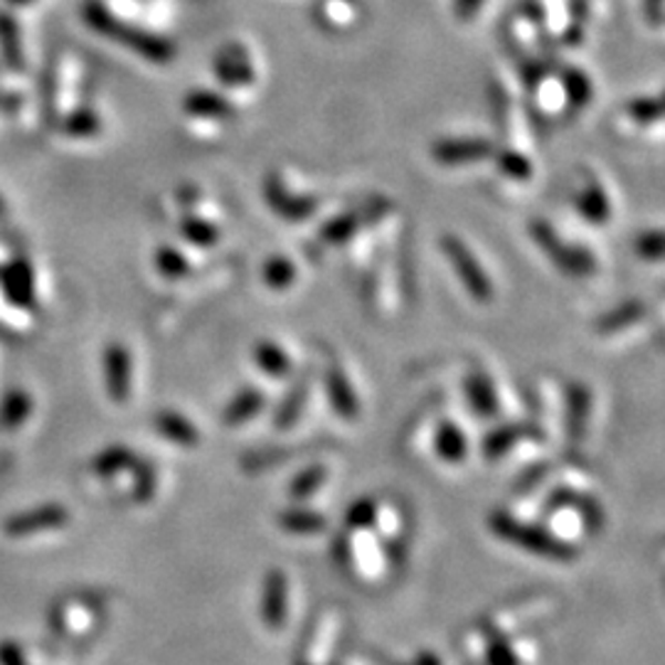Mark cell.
<instances>
[{"instance_id":"5","label":"cell","mask_w":665,"mask_h":665,"mask_svg":"<svg viewBox=\"0 0 665 665\" xmlns=\"http://www.w3.org/2000/svg\"><path fill=\"white\" fill-rule=\"evenodd\" d=\"M554 606H558V602H554L552 596H544V594L520 599V602H510V604L498 606L496 612L484 621L481 628L486 631L488 638H496V641L506 638L510 634H516L518 628L530 624V621L550 614Z\"/></svg>"},{"instance_id":"34","label":"cell","mask_w":665,"mask_h":665,"mask_svg":"<svg viewBox=\"0 0 665 665\" xmlns=\"http://www.w3.org/2000/svg\"><path fill=\"white\" fill-rule=\"evenodd\" d=\"M138 461V456L128 449L124 444H114L106 446L102 454L94 456L92 461V471L102 478H112L122 471H128V468H134V464Z\"/></svg>"},{"instance_id":"25","label":"cell","mask_w":665,"mask_h":665,"mask_svg":"<svg viewBox=\"0 0 665 665\" xmlns=\"http://www.w3.org/2000/svg\"><path fill=\"white\" fill-rule=\"evenodd\" d=\"M267 407V395L259 387H242L237 395L227 402L222 409V424L225 427H245L252 419H257L261 409Z\"/></svg>"},{"instance_id":"38","label":"cell","mask_w":665,"mask_h":665,"mask_svg":"<svg viewBox=\"0 0 665 665\" xmlns=\"http://www.w3.org/2000/svg\"><path fill=\"white\" fill-rule=\"evenodd\" d=\"M154 261H156L158 274L168 281H180L193 271L190 259L185 257L178 247H170V245L158 247Z\"/></svg>"},{"instance_id":"40","label":"cell","mask_w":665,"mask_h":665,"mask_svg":"<svg viewBox=\"0 0 665 665\" xmlns=\"http://www.w3.org/2000/svg\"><path fill=\"white\" fill-rule=\"evenodd\" d=\"M626 114L638 126H658L663 118V104L661 96H636L626 106Z\"/></svg>"},{"instance_id":"31","label":"cell","mask_w":665,"mask_h":665,"mask_svg":"<svg viewBox=\"0 0 665 665\" xmlns=\"http://www.w3.org/2000/svg\"><path fill=\"white\" fill-rule=\"evenodd\" d=\"M299 279V267L297 261L287 254H271L264 259V264H261V283L269 291L274 293H283L289 291L293 283Z\"/></svg>"},{"instance_id":"2","label":"cell","mask_w":665,"mask_h":665,"mask_svg":"<svg viewBox=\"0 0 665 665\" xmlns=\"http://www.w3.org/2000/svg\"><path fill=\"white\" fill-rule=\"evenodd\" d=\"M84 18H86V23H90V28L102 32L104 38L118 40L124 48L134 50L138 58H144L148 62L168 64L173 58H176V48H173L166 38L124 23V20H118L114 13H108L102 3L86 6Z\"/></svg>"},{"instance_id":"19","label":"cell","mask_w":665,"mask_h":665,"mask_svg":"<svg viewBox=\"0 0 665 665\" xmlns=\"http://www.w3.org/2000/svg\"><path fill=\"white\" fill-rule=\"evenodd\" d=\"M289 614V580L281 570H269L261 599V619L269 628H281Z\"/></svg>"},{"instance_id":"8","label":"cell","mask_w":665,"mask_h":665,"mask_svg":"<svg viewBox=\"0 0 665 665\" xmlns=\"http://www.w3.org/2000/svg\"><path fill=\"white\" fill-rule=\"evenodd\" d=\"M496 144L481 136H449L436 138L429 154L444 168H461L471 163H481L493 156Z\"/></svg>"},{"instance_id":"30","label":"cell","mask_w":665,"mask_h":665,"mask_svg":"<svg viewBox=\"0 0 665 665\" xmlns=\"http://www.w3.org/2000/svg\"><path fill=\"white\" fill-rule=\"evenodd\" d=\"M178 232L185 242L193 247H200V249L217 247L222 239L220 225H217L215 220H207V217H202V215H193V212L180 217Z\"/></svg>"},{"instance_id":"32","label":"cell","mask_w":665,"mask_h":665,"mask_svg":"<svg viewBox=\"0 0 665 665\" xmlns=\"http://www.w3.org/2000/svg\"><path fill=\"white\" fill-rule=\"evenodd\" d=\"M309 377H301L297 385H293L287 397L281 399V405L277 407V414H274V427L279 432H289L299 424V419L303 417V409H306V402H309Z\"/></svg>"},{"instance_id":"37","label":"cell","mask_w":665,"mask_h":665,"mask_svg":"<svg viewBox=\"0 0 665 665\" xmlns=\"http://www.w3.org/2000/svg\"><path fill=\"white\" fill-rule=\"evenodd\" d=\"M62 134L72 138H92L102 134V118L94 108H74L67 116L62 118Z\"/></svg>"},{"instance_id":"22","label":"cell","mask_w":665,"mask_h":665,"mask_svg":"<svg viewBox=\"0 0 665 665\" xmlns=\"http://www.w3.org/2000/svg\"><path fill=\"white\" fill-rule=\"evenodd\" d=\"M434 451L446 466H461L468 459V436L461 424L441 419L434 432Z\"/></svg>"},{"instance_id":"44","label":"cell","mask_w":665,"mask_h":665,"mask_svg":"<svg viewBox=\"0 0 665 665\" xmlns=\"http://www.w3.org/2000/svg\"><path fill=\"white\" fill-rule=\"evenodd\" d=\"M486 0H454V18L459 23H471V20L481 15Z\"/></svg>"},{"instance_id":"24","label":"cell","mask_w":665,"mask_h":665,"mask_svg":"<svg viewBox=\"0 0 665 665\" xmlns=\"http://www.w3.org/2000/svg\"><path fill=\"white\" fill-rule=\"evenodd\" d=\"M648 315V306L641 299H626L616 303L612 311L602 313L594 323V331L599 335H619L628 329H634L636 323H641Z\"/></svg>"},{"instance_id":"48","label":"cell","mask_w":665,"mask_h":665,"mask_svg":"<svg viewBox=\"0 0 665 665\" xmlns=\"http://www.w3.org/2000/svg\"><path fill=\"white\" fill-rule=\"evenodd\" d=\"M0 215H6V200L0 198Z\"/></svg>"},{"instance_id":"10","label":"cell","mask_w":665,"mask_h":665,"mask_svg":"<svg viewBox=\"0 0 665 665\" xmlns=\"http://www.w3.org/2000/svg\"><path fill=\"white\" fill-rule=\"evenodd\" d=\"M540 439H544V432L536 422H522V419L503 422V424H496V427L484 436L481 451L486 461H500L522 441H540Z\"/></svg>"},{"instance_id":"15","label":"cell","mask_w":665,"mask_h":665,"mask_svg":"<svg viewBox=\"0 0 665 665\" xmlns=\"http://www.w3.org/2000/svg\"><path fill=\"white\" fill-rule=\"evenodd\" d=\"M574 210L584 222L602 227L609 225L614 215L612 195L604 188L602 180H586L580 190L574 193Z\"/></svg>"},{"instance_id":"36","label":"cell","mask_w":665,"mask_h":665,"mask_svg":"<svg viewBox=\"0 0 665 665\" xmlns=\"http://www.w3.org/2000/svg\"><path fill=\"white\" fill-rule=\"evenodd\" d=\"M32 412V399L23 389H10L0 402V427L3 429H18L23 427L25 419Z\"/></svg>"},{"instance_id":"17","label":"cell","mask_w":665,"mask_h":665,"mask_svg":"<svg viewBox=\"0 0 665 665\" xmlns=\"http://www.w3.org/2000/svg\"><path fill=\"white\" fill-rule=\"evenodd\" d=\"M353 538L345 540L347 548V558L351 560L355 572H360L365 580H375V576L383 572L385 560H383V550L375 542L373 530H351Z\"/></svg>"},{"instance_id":"29","label":"cell","mask_w":665,"mask_h":665,"mask_svg":"<svg viewBox=\"0 0 665 665\" xmlns=\"http://www.w3.org/2000/svg\"><path fill=\"white\" fill-rule=\"evenodd\" d=\"M560 86L564 96V106L570 108H584L594 100V82L589 74L580 67H564L560 74Z\"/></svg>"},{"instance_id":"28","label":"cell","mask_w":665,"mask_h":665,"mask_svg":"<svg viewBox=\"0 0 665 665\" xmlns=\"http://www.w3.org/2000/svg\"><path fill=\"white\" fill-rule=\"evenodd\" d=\"M538 646L530 638H498L493 648H488L486 661L490 665H530L536 661Z\"/></svg>"},{"instance_id":"42","label":"cell","mask_w":665,"mask_h":665,"mask_svg":"<svg viewBox=\"0 0 665 665\" xmlns=\"http://www.w3.org/2000/svg\"><path fill=\"white\" fill-rule=\"evenodd\" d=\"M377 516V500L360 498L345 510V526L347 530H373Z\"/></svg>"},{"instance_id":"46","label":"cell","mask_w":665,"mask_h":665,"mask_svg":"<svg viewBox=\"0 0 665 665\" xmlns=\"http://www.w3.org/2000/svg\"><path fill=\"white\" fill-rule=\"evenodd\" d=\"M0 661H3V665H23V658H20V651L8 646L0 651Z\"/></svg>"},{"instance_id":"6","label":"cell","mask_w":665,"mask_h":665,"mask_svg":"<svg viewBox=\"0 0 665 665\" xmlns=\"http://www.w3.org/2000/svg\"><path fill=\"white\" fill-rule=\"evenodd\" d=\"M261 195H264L269 210L287 222H306L321 207L319 198H313V195L291 190L279 173H269L264 185H261Z\"/></svg>"},{"instance_id":"43","label":"cell","mask_w":665,"mask_h":665,"mask_svg":"<svg viewBox=\"0 0 665 665\" xmlns=\"http://www.w3.org/2000/svg\"><path fill=\"white\" fill-rule=\"evenodd\" d=\"M634 249H636L638 259L651 261V264H658V261L663 259V232L658 230V227H648V230L638 232Z\"/></svg>"},{"instance_id":"14","label":"cell","mask_w":665,"mask_h":665,"mask_svg":"<svg viewBox=\"0 0 665 665\" xmlns=\"http://www.w3.org/2000/svg\"><path fill=\"white\" fill-rule=\"evenodd\" d=\"M70 522V512L60 503H48L40 508H32L28 512H20V516L10 518L6 522V532L13 538H25L32 536V532H42V530H60Z\"/></svg>"},{"instance_id":"12","label":"cell","mask_w":665,"mask_h":665,"mask_svg":"<svg viewBox=\"0 0 665 665\" xmlns=\"http://www.w3.org/2000/svg\"><path fill=\"white\" fill-rule=\"evenodd\" d=\"M0 289H3L10 306L35 309V271L28 259H13L8 267L0 269Z\"/></svg>"},{"instance_id":"33","label":"cell","mask_w":665,"mask_h":665,"mask_svg":"<svg viewBox=\"0 0 665 665\" xmlns=\"http://www.w3.org/2000/svg\"><path fill=\"white\" fill-rule=\"evenodd\" d=\"M490 158H493L500 176L508 180L530 183L532 176H536V166H532V160L518 148H496Z\"/></svg>"},{"instance_id":"45","label":"cell","mask_w":665,"mask_h":665,"mask_svg":"<svg viewBox=\"0 0 665 665\" xmlns=\"http://www.w3.org/2000/svg\"><path fill=\"white\" fill-rule=\"evenodd\" d=\"M663 0H643V13H646L648 23L653 28H661V20H663Z\"/></svg>"},{"instance_id":"3","label":"cell","mask_w":665,"mask_h":665,"mask_svg":"<svg viewBox=\"0 0 665 665\" xmlns=\"http://www.w3.org/2000/svg\"><path fill=\"white\" fill-rule=\"evenodd\" d=\"M528 232L540 252L550 257L552 264L558 267L562 274L572 279H586L596 274L599 259L592 249L574 242H564L562 235L554 230L548 220H532L528 225Z\"/></svg>"},{"instance_id":"9","label":"cell","mask_w":665,"mask_h":665,"mask_svg":"<svg viewBox=\"0 0 665 665\" xmlns=\"http://www.w3.org/2000/svg\"><path fill=\"white\" fill-rule=\"evenodd\" d=\"M212 70L217 82L230 86V90H247V86L257 84L254 60L242 42H227V45L215 54Z\"/></svg>"},{"instance_id":"41","label":"cell","mask_w":665,"mask_h":665,"mask_svg":"<svg viewBox=\"0 0 665 665\" xmlns=\"http://www.w3.org/2000/svg\"><path fill=\"white\" fill-rule=\"evenodd\" d=\"M131 471H134V486H131V496H134L136 503H148V500L154 498L156 486H158L156 466L138 459Z\"/></svg>"},{"instance_id":"21","label":"cell","mask_w":665,"mask_h":665,"mask_svg":"<svg viewBox=\"0 0 665 665\" xmlns=\"http://www.w3.org/2000/svg\"><path fill=\"white\" fill-rule=\"evenodd\" d=\"M154 427L163 439L180 446V449H198L202 439L198 424L176 409H160L154 417Z\"/></svg>"},{"instance_id":"39","label":"cell","mask_w":665,"mask_h":665,"mask_svg":"<svg viewBox=\"0 0 665 665\" xmlns=\"http://www.w3.org/2000/svg\"><path fill=\"white\" fill-rule=\"evenodd\" d=\"M0 50H3V58L10 70H18V72L23 70L25 58H23V48H20V32L18 25L8 15H0Z\"/></svg>"},{"instance_id":"47","label":"cell","mask_w":665,"mask_h":665,"mask_svg":"<svg viewBox=\"0 0 665 665\" xmlns=\"http://www.w3.org/2000/svg\"><path fill=\"white\" fill-rule=\"evenodd\" d=\"M10 3H15V6H25V3H30V0H10Z\"/></svg>"},{"instance_id":"11","label":"cell","mask_w":665,"mask_h":665,"mask_svg":"<svg viewBox=\"0 0 665 665\" xmlns=\"http://www.w3.org/2000/svg\"><path fill=\"white\" fill-rule=\"evenodd\" d=\"M323 389L325 397H329L331 409L341 417L343 422H357L360 412H363V405H360L357 392L347 377L345 370L341 365H329L323 373Z\"/></svg>"},{"instance_id":"13","label":"cell","mask_w":665,"mask_h":665,"mask_svg":"<svg viewBox=\"0 0 665 665\" xmlns=\"http://www.w3.org/2000/svg\"><path fill=\"white\" fill-rule=\"evenodd\" d=\"M131 353L124 343H108L104 351V385L106 395L116 405H124L131 397Z\"/></svg>"},{"instance_id":"26","label":"cell","mask_w":665,"mask_h":665,"mask_svg":"<svg viewBox=\"0 0 665 665\" xmlns=\"http://www.w3.org/2000/svg\"><path fill=\"white\" fill-rule=\"evenodd\" d=\"M279 528L291 532V536H321L329 528L323 512L306 508V506H289L279 512Z\"/></svg>"},{"instance_id":"1","label":"cell","mask_w":665,"mask_h":665,"mask_svg":"<svg viewBox=\"0 0 665 665\" xmlns=\"http://www.w3.org/2000/svg\"><path fill=\"white\" fill-rule=\"evenodd\" d=\"M488 528L496 532L500 540H506L516 548L538 554L542 560H554V562H572L576 558V550L572 542H564L558 536H552L548 528L532 526V522L520 520L508 510H496L488 518Z\"/></svg>"},{"instance_id":"23","label":"cell","mask_w":665,"mask_h":665,"mask_svg":"<svg viewBox=\"0 0 665 665\" xmlns=\"http://www.w3.org/2000/svg\"><path fill=\"white\" fill-rule=\"evenodd\" d=\"M564 405L567 432H570L572 441H580L589 427V417H592V389L584 383H570L564 389Z\"/></svg>"},{"instance_id":"4","label":"cell","mask_w":665,"mask_h":665,"mask_svg":"<svg viewBox=\"0 0 665 665\" xmlns=\"http://www.w3.org/2000/svg\"><path fill=\"white\" fill-rule=\"evenodd\" d=\"M439 249L446 257V261L451 264L454 274L459 277L468 297H471L476 303H481V306H488V303L496 299V287L481 261H478V257L474 254V249L468 247L459 235H451V232L439 237Z\"/></svg>"},{"instance_id":"27","label":"cell","mask_w":665,"mask_h":665,"mask_svg":"<svg viewBox=\"0 0 665 665\" xmlns=\"http://www.w3.org/2000/svg\"><path fill=\"white\" fill-rule=\"evenodd\" d=\"M252 357L261 373H264L267 377H274V380L287 377L293 367V360L287 347L277 341H271V337H261V341L254 343Z\"/></svg>"},{"instance_id":"20","label":"cell","mask_w":665,"mask_h":665,"mask_svg":"<svg viewBox=\"0 0 665 665\" xmlns=\"http://www.w3.org/2000/svg\"><path fill=\"white\" fill-rule=\"evenodd\" d=\"M464 395L468 407L474 409L476 417L481 419H496L500 412V397L498 389L493 385V380H490L481 370H474V373H468L464 377Z\"/></svg>"},{"instance_id":"18","label":"cell","mask_w":665,"mask_h":665,"mask_svg":"<svg viewBox=\"0 0 665 665\" xmlns=\"http://www.w3.org/2000/svg\"><path fill=\"white\" fill-rule=\"evenodd\" d=\"M183 112L202 122H230L237 116V106L222 92L193 90L185 94Z\"/></svg>"},{"instance_id":"16","label":"cell","mask_w":665,"mask_h":665,"mask_svg":"<svg viewBox=\"0 0 665 665\" xmlns=\"http://www.w3.org/2000/svg\"><path fill=\"white\" fill-rule=\"evenodd\" d=\"M337 631H341V614L335 609H329L315 621L311 638L306 648H303V665H329Z\"/></svg>"},{"instance_id":"7","label":"cell","mask_w":665,"mask_h":665,"mask_svg":"<svg viewBox=\"0 0 665 665\" xmlns=\"http://www.w3.org/2000/svg\"><path fill=\"white\" fill-rule=\"evenodd\" d=\"M389 207L392 205L387 198H375V200H367L365 205L353 207V210L335 215L329 222H323V227L319 230V239L325 247H341L345 242H351L363 227L375 222L380 215H385L389 210Z\"/></svg>"},{"instance_id":"35","label":"cell","mask_w":665,"mask_h":665,"mask_svg":"<svg viewBox=\"0 0 665 665\" xmlns=\"http://www.w3.org/2000/svg\"><path fill=\"white\" fill-rule=\"evenodd\" d=\"M329 466L315 461L306 468H301V471L291 478L289 484V496L293 500H309L311 496L319 493V490L329 484Z\"/></svg>"}]
</instances>
